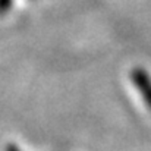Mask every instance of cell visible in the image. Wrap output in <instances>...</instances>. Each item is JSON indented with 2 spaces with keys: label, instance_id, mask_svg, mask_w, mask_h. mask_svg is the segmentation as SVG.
Masks as SVG:
<instances>
[{
  "label": "cell",
  "instance_id": "6da1fadb",
  "mask_svg": "<svg viewBox=\"0 0 151 151\" xmlns=\"http://www.w3.org/2000/svg\"><path fill=\"white\" fill-rule=\"evenodd\" d=\"M132 81H134L135 87L141 91L145 103L151 109V78L142 69H135L132 72Z\"/></svg>",
  "mask_w": 151,
  "mask_h": 151
},
{
  "label": "cell",
  "instance_id": "7a4b0ae2",
  "mask_svg": "<svg viewBox=\"0 0 151 151\" xmlns=\"http://www.w3.org/2000/svg\"><path fill=\"white\" fill-rule=\"evenodd\" d=\"M10 4H12V0H0V15L7 12L10 9Z\"/></svg>",
  "mask_w": 151,
  "mask_h": 151
}]
</instances>
